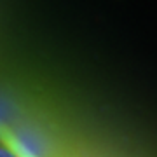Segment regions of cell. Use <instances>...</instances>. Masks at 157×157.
Segmentation results:
<instances>
[{"label": "cell", "mask_w": 157, "mask_h": 157, "mask_svg": "<svg viewBox=\"0 0 157 157\" xmlns=\"http://www.w3.org/2000/svg\"><path fill=\"white\" fill-rule=\"evenodd\" d=\"M0 157H21L11 145H7L4 141H0Z\"/></svg>", "instance_id": "6da1fadb"}]
</instances>
